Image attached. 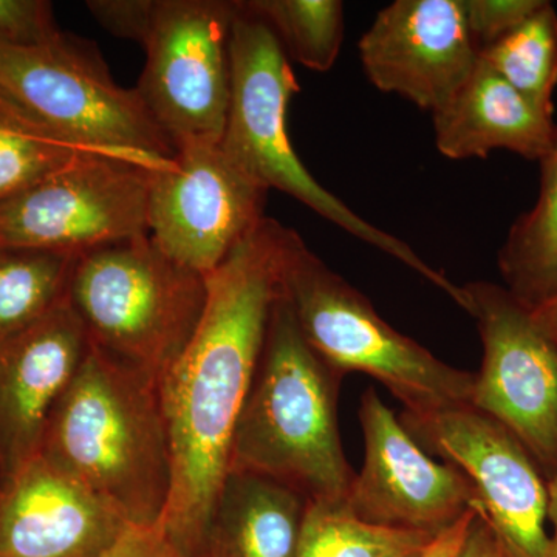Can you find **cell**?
<instances>
[{
    "label": "cell",
    "instance_id": "obj_1",
    "mask_svg": "<svg viewBox=\"0 0 557 557\" xmlns=\"http://www.w3.org/2000/svg\"><path fill=\"white\" fill-rule=\"evenodd\" d=\"M287 226L265 218L208 274L196 335L160 380L172 458L170 504L160 525L200 557L231 445L281 295Z\"/></svg>",
    "mask_w": 557,
    "mask_h": 557
},
{
    "label": "cell",
    "instance_id": "obj_2",
    "mask_svg": "<svg viewBox=\"0 0 557 557\" xmlns=\"http://www.w3.org/2000/svg\"><path fill=\"white\" fill-rule=\"evenodd\" d=\"M39 457L132 527L159 525L172 486L160 379L90 346L51 412Z\"/></svg>",
    "mask_w": 557,
    "mask_h": 557
},
{
    "label": "cell",
    "instance_id": "obj_3",
    "mask_svg": "<svg viewBox=\"0 0 557 557\" xmlns=\"http://www.w3.org/2000/svg\"><path fill=\"white\" fill-rule=\"evenodd\" d=\"M343 376L307 344L281 287L234 431L228 471L277 480L309 502L347 500L357 474L341 443Z\"/></svg>",
    "mask_w": 557,
    "mask_h": 557
},
{
    "label": "cell",
    "instance_id": "obj_4",
    "mask_svg": "<svg viewBox=\"0 0 557 557\" xmlns=\"http://www.w3.org/2000/svg\"><path fill=\"white\" fill-rule=\"evenodd\" d=\"M230 53V109L220 141L226 156L267 190L288 194L355 239L416 271L467 310L463 287L424 262L406 242L362 219L325 189L300 161L287 126L289 101L300 90L298 78L274 33L245 0H237Z\"/></svg>",
    "mask_w": 557,
    "mask_h": 557
},
{
    "label": "cell",
    "instance_id": "obj_5",
    "mask_svg": "<svg viewBox=\"0 0 557 557\" xmlns=\"http://www.w3.org/2000/svg\"><path fill=\"white\" fill-rule=\"evenodd\" d=\"M281 287L307 344L330 368L380 381L409 416L471 405L475 373L446 364L392 327L292 228L285 239Z\"/></svg>",
    "mask_w": 557,
    "mask_h": 557
},
{
    "label": "cell",
    "instance_id": "obj_6",
    "mask_svg": "<svg viewBox=\"0 0 557 557\" xmlns=\"http://www.w3.org/2000/svg\"><path fill=\"white\" fill-rule=\"evenodd\" d=\"M0 102L86 152L160 170L177 149L137 90L110 75L100 51L58 32L33 46L0 44Z\"/></svg>",
    "mask_w": 557,
    "mask_h": 557
},
{
    "label": "cell",
    "instance_id": "obj_7",
    "mask_svg": "<svg viewBox=\"0 0 557 557\" xmlns=\"http://www.w3.org/2000/svg\"><path fill=\"white\" fill-rule=\"evenodd\" d=\"M207 299V276L149 236L79 255L67 292L90 346L160 380L196 335Z\"/></svg>",
    "mask_w": 557,
    "mask_h": 557
},
{
    "label": "cell",
    "instance_id": "obj_8",
    "mask_svg": "<svg viewBox=\"0 0 557 557\" xmlns=\"http://www.w3.org/2000/svg\"><path fill=\"white\" fill-rule=\"evenodd\" d=\"M236 11L237 0H157L135 90L177 152L222 141Z\"/></svg>",
    "mask_w": 557,
    "mask_h": 557
},
{
    "label": "cell",
    "instance_id": "obj_9",
    "mask_svg": "<svg viewBox=\"0 0 557 557\" xmlns=\"http://www.w3.org/2000/svg\"><path fill=\"white\" fill-rule=\"evenodd\" d=\"M152 168L83 152L60 171L0 203V247L83 255L149 236Z\"/></svg>",
    "mask_w": 557,
    "mask_h": 557
},
{
    "label": "cell",
    "instance_id": "obj_10",
    "mask_svg": "<svg viewBox=\"0 0 557 557\" xmlns=\"http://www.w3.org/2000/svg\"><path fill=\"white\" fill-rule=\"evenodd\" d=\"M478 322L482 368L471 406L522 443L544 479L557 475V344L504 285H463Z\"/></svg>",
    "mask_w": 557,
    "mask_h": 557
},
{
    "label": "cell",
    "instance_id": "obj_11",
    "mask_svg": "<svg viewBox=\"0 0 557 557\" xmlns=\"http://www.w3.org/2000/svg\"><path fill=\"white\" fill-rule=\"evenodd\" d=\"M403 426L460 469L507 557H557L548 531V483L511 432L474 406L426 416L403 412Z\"/></svg>",
    "mask_w": 557,
    "mask_h": 557
},
{
    "label": "cell",
    "instance_id": "obj_12",
    "mask_svg": "<svg viewBox=\"0 0 557 557\" xmlns=\"http://www.w3.org/2000/svg\"><path fill=\"white\" fill-rule=\"evenodd\" d=\"M267 193L222 146H186L150 172L149 237L168 258L208 276L265 219Z\"/></svg>",
    "mask_w": 557,
    "mask_h": 557
},
{
    "label": "cell",
    "instance_id": "obj_13",
    "mask_svg": "<svg viewBox=\"0 0 557 557\" xmlns=\"http://www.w3.org/2000/svg\"><path fill=\"white\" fill-rule=\"evenodd\" d=\"M359 421L364 465L347 496L359 520L438 536L480 507L467 475L429 456L373 387L362 394Z\"/></svg>",
    "mask_w": 557,
    "mask_h": 557
},
{
    "label": "cell",
    "instance_id": "obj_14",
    "mask_svg": "<svg viewBox=\"0 0 557 557\" xmlns=\"http://www.w3.org/2000/svg\"><path fill=\"white\" fill-rule=\"evenodd\" d=\"M373 87L434 113L454 97L480 61L463 0H395L358 40Z\"/></svg>",
    "mask_w": 557,
    "mask_h": 557
},
{
    "label": "cell",
    "instance_id": "obj_15",
    "mask_svg": "<svg viewBox=\"0 0 557 557\" xmlns=\"http://www.w3.org/2000/svg\"><path fill=\"white\" fill-rule=\"evenodd\" d=\"M69 300L0 343V483L39 456L54 406L89 351Z\"/></svg>",
    "mask_w": 557,
    "mask_h": 557
},
{
    "label": "cell",
    "instance_id": "obj_16",
    "mask_svg": "<svg viewBox=\"0 0 557 557\" xmlns=\"http://www.w3.org/2000/svg\"><path fill=\"white\" fill-rule=\"evenodd\" d=\"M131 527L42 457L0 483V557H98Z\"/></svg>",
    "mask_w": 557,
    "mask_h": 557
},
{
    "label": "cell",
    "instance_id": "obj_17",
    "mask_svg": "<svg viewBox=\"0 0 557 557\" xmlns=\"http://www.w3.org/2000/svg\"><path fill=\"white\" fill-rule=\"evenodd\" d=\"M431 115L435 148L457 161L486 159L498 149L541 161L556 132L553 115L534 108L482 61L454 97Z\"/></svg>",
    "mask_w": 557,
    "mask_h": 557
},
{
    "label": "cell",
    "instance_id": "obj_18",
    "mask_svg": "<svg viewBox=\"0 0 557 557\" xmlns=\"http://www.w3.org/2000/svg\"><path fill=\"white\" fill-rule=\"evenodd\" d=\"M309 498L277 480L228 471L200 557H296Z\"/></svg>",
    "mask_w": 557,
    "mask_h": 557
},
{
    "label": "cell",
    "instance_id": "obj_19",
    "mask_svg": "<svg viewBox=\"0 0 557 557\" xmlns=\"http://www.w3.org/2000/svg\"><path fill=\"white\" fill-rule=\"evenodd\" d=\"M541 163L536 205L520 215L498 249L504 287L528 310L557 295V124Z\"/></svg>",
    "mask_w": 557,
    "mask_h": 557
},
{
    "label": "cell",
    "instance_id": "obj_20",
    "mask_svg": "<svg viewBox=\"0 0 557 557\" xmlns=\"http://www.w3.org/2000/svg\"><path fill=\"white\" fill-rule=\"evenodd\" d=\"M79 255L0 247V343L24 332L67 299Z\"/></svg>",
    "mask_w": 557,
    "mask_h": 557
},
{
    "label": "cell",
    "instance_id": "obj_21",
    "mask_svg": "<svg viewBox=\"0 0 557 557\" xmlns=\"http://www.w3.org/2000/svg\"><path fill=\"white\" fill-rule=\"evenodd\" d=\"M437 536L362 522L343 502H309L296 557H423Z\"/></svg>",
    "mask_w": 557,
    "mask_h": 557
},
{
    "label": "cell",
    "instance_id": "obj_22",
    "mask_svg": "<svg viewBox=\"0 0 557 557\" xmlns=\"http://www.w3.org/2000/svg\"><path fill=\"white\" fill-rule=\"evenodd\" d=\"M480 61L534 108L553 115L557 86V11L545 2L522 25L480 51Z\"/></svg>",
    "mask_w": 557,
    "mask_h": 557
},
{
    "label": "cell",
    "instance_id": "obj_23",
    "mask_svg": "<svg viewBox=\"0 0 557 557\" xmlns=\"http://www.w3.org/2000/svg\"><path fill=\"white\" fill-rule=\"evenodd\" d=\"M245 5L269 25L288 60L319 73L338 61L346 30L341 0H248Z\"/></svg>",
    "mask_w": 557,
    "mask_h": 557
},
{
    "label": "cell",
    "instance_id": "obj_24",
    "mask_svg": "<svg viewBox=\"0 0 557 557\" xmlns=\"http://www.w3.org/2000/svg\"><path fill=\"white\" fill-rule=\"evenodd\" d=\"M86 152L40 129L0 102V203Z\"/></svg>",
    "mask_w": 557,
    "mask_h": 557
},
{
    "label": "cell",
    "instance_id": "obj_25",
    "mask_svg": "<svg viewBox=\"0 0 557 557\" xmlns=\"http://www.w3.org/2000/svg\"><path fill=\"white\" fill-rule=\"evenodd\" d=\"M545 0H463L469 33L479 51L522 25Z\"/></svg>",
    "mask_w": 557,
    "mask_h": 557
},
{
    "label": "cell",
    "instance_id": "obj_26",
    "mask_svg": "<svg viewBox=\"0 0 557 557\" xmlns=\"http://www.w3.org/2000/svg\"><path fill=\"white\" fill-rule=\"evenodd\" d=\"M51 3L0 0V44L33 46L57 35Z\"/></svg>",
    "mask_w": 557,
    "mask_h": 557
},
{
    "label": "cell",
    "instance_id": "obj_27",
    "mask_svg": "<svg viewBox=\"0 0 557 557\" xmlns=\"http://www.w3.org/2000/svg\"><path fill=\"white\" fill-rule=\"evenodd\" d=\"M87 9L110 35L137 40L145 46L157 0H89Z\"/></svg>",
    "mask_w": 557,
    "mask_h": 557
},
{
    "label": "cell",
    "instance_id": "obj_28",
    "mask_svg": "<svg viewBox=\"0 0 557 557\" xmlns=\"http://www.w3.org/2000/svg\"><path fill=\"white\" fill-rule=\"evenodd\" d=\"M98 557H188L183 555L163 528L131 527L109 549Z\"/></svg>",
    "mask_w": 557,
    "mask_h": 557
},
{
    "label": "cell",
    "instance_id": "obj_29",
    "mask_svg": "<svg viewBox=\"0 0 557 557\" xmlns=\"http://www.w3.org/2000/svg\"><path fill=\"white\" fill-rule=\"evenodd\" d=\"M478 508L471 509L457 523L440 533L429 545L423 557H461L472 523L478 518Z\"/></svg>",
    "mask_w": 557,
    "mask_h": 557
},
{
    "label": "cell",
    "instance_id": "obj_30",
    "mask_svg": "<svg viewBox=\"0 0 557 557\" xmlns=\"http://www.w3.org/2000/svg\"><path fill=\"white\" fill-rule=\"evenodd\" d=\"M461 557H507L497 534L494 533L493 527L490 525L480 507Z\"/></svg>",
    "mask_w": 557,
    "mask_h": 557
},
{
    "label": "cell",
    "instance_id": "obj_31",
    "mask_svg": "<svg viewBox=\"0 0 557 557\" xmlns=\"http://www.w3.org/2000/svg\"><path fill=\"white\" fill-rule=\"evenodd\" d=\"M539 327L557 344V295L542 304L536 310H531Z\"/></svg>",
    "mask_w": 557,
    "mask_h": 557
},
{
    "label": "cell",
    "instance_id": "obj_32",
    "mask_svg": "<svg viewBox=\"0 0 557 557\" xmlns=\"http://www.w3.org/2000/svg\"><path fill=\"white\" fill-rule=\"evenodd\" d=\"M548 527L553 541L557 544V475L548 482Z\"/></svg>",
    "mask_w": 557,
    "mask_h": 557
}]
</instances>
